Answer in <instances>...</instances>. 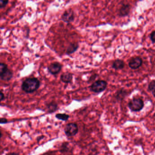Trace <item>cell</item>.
<instances>
[{
    "label": "cell",
    "mask_w": 155,
    "mask_h": 155,
    "mask_svg": "<svg viewBox=\"0 0 155 155\" xmlns=\"http://www.w3.org/2000/svg\"><path fill=\"white\" fill-rule=\"evenodd\" d=\"M40 85V81L37 78H28L22 82L21 88L25 93H32L39 88Z\"/></svg>",
    "instance_id": "obj_1"
},
{
    "label": "cell",
    "mask_w": 155,
    "mask_h": 155,
    "mask_svg": "<svg viewBox=\"0 0 155 155\" xmlns=\"http://www.w3.org/2000/svg\"><path fill=\"white\" fill-rule=\"evenodd\" d=\"M13 76V72L8 68L6 63H0V78L4 81H9Z\"/></svg>",
    "instance_id": "obj_2"
},
{
    "label": "cell",
    "mask_w": 155,
    "mask_h": 155,
    "mask_svg": "<svg viewBox=\"0 0 155 155\" xmlns=\"http://www.w3.org/2000/svg\"><path fill=\"white\" fill-rule=\"evenodd\" d=\"M128 106L131 111L138 112L143 109L144 106V102L141 98H133L129 102Z\"/></svg>",
    "instance_id": "obj_3"
},
{
    "label": "cell",
    "mask_w": 155,
    "mask_h": 155,
    "mask_svg": "<svg viewBox=\"0 0 155 155\" xmlns=\"http://www.w3.org/2000/svg\"><path fill=\"white\" fill-rule=\"evenodd\" d=\"M107 83L104 80H97L93 82L90 87V90L96 93L103 92L107 87Z\"/></svg>",
    "instance_id": "obj_4"
},
{
    "label": "cell",
    "mask_w": 155,
    "mask_h": 155,
    "mask_svg": "<svg viewBox=\"0 0 155 155\" xmlns=\"http://www.w3.org/2000/svg\"><path fill=\"white\" fill-rule=\"evenodd\" d=\"M64 130L67 137H74L78 132V126L76 123H69L65 126Z\"/></svg>",
    "instance_id": "obj_5"
},
{
    "label": "cell",
    "mask_w": 155,
    "mask_h": 155,
    "mask_svg": "<svg viewBox=\"0 0 155 155\" xmlns=\"http://www.w3.org/2000/svg\"><path fill=\"white\" fill-rule=\"evenodd\" d=\"M62 68V65L58 61L51 63L48 67V72L52 75H57L60 73Z\"/></svg>",
    "instance_id": "obj_6"
},
{
    "label": "cell",
    "mask_w": 155,
    "mask_h": 155,
    "mask_svg": "<svg viewBox=\"0 0 155 155\" xmlns=\"http://www.w3.org/2000/svg\"><path fill=\"white\" fill-rule=\"evenodd\" d=\"M75 17L74 12L71 9H70L64 12L61 16V19L64 22L69 23L74 21Z\"/></svg>",
    "instance_id": "obj_7"
},
{
    "label": "cell",
    "mask_w": 155,
    "mask_h": 155,
    "mask_svg": "<svg viewBox=\"0 0 155 155\" xmlns=\"http://www.w3.org/2000/svg\"><path fill=\"white\" fill-rule=\"evenodd\" d=\"M142 62V59L140 57H133L130 60L129 66L132 69H137L141 67Z\"/></svg>",
    "instance_id": "obj_8"
},
{
    "label": "cell",
    "mask_w": 155,
    "mask_h": 155,
    "mask_svg": "<svg viewBox=\"0 0 155 155\" xmlns=\"http://www.w3.org/2000/svg\"><path fill=\"white\" fill-rule=\"evenodd\" d=\"M130 7L129 4H122L118 10V15L120 17L128 16L130 12Z\"/></svg>",
    "instance_id": "obj_9"
},
{
    "label": "cell",
    "mask_w": 155,
    "mask_h": 155,
    "mask_svg": "<svg viewBox=\"0 0 155 155\" xmlns=\"http://www.w3.org/2000/svg\"><path fill=\"white\" fill-rule=\"evenodd\" d=\"M72 79H73V74L68 71L64 72L61 75V80L63 83H66V84L71 83L72 81Z\"/></svg>",
    "instance_id": "obj_10"
},
{
    "label": "cell",
    "mask_w": 155,
    "mask_h": 155,
    "mask_svg": "<svg viewBox=\"0 0 155 155\" xmlns=\"http://www.w3.org/2000/svg\"><path fill=\"white\" fill-rule=\"evenodd\" d=\"M47 111L48 113H52L58 109V105L55 101H51L46 104Z\"/></svg>",
    "instance_id": "obj_11"
},
{
    "label": "cell",
    "mask_w": 155,
    "mask_h": 155,
    "mask_svg": "<svg viewBox=\"0 0 155 155\" xmlns=\"http://www.w3.org/2000/svg\"><path fill=\"white\" fill-rule=\"evenodd\" d=\"M79 47V46L78 43H71L69 45L68 47L67 51H66V54L68 55L73 54V53H74V52H76L78 50Z\"/></svg>",
    "instance_id": "obj_12"
},
{
    "label": "cell",
    "mask_w": 155,
    "mask_h": 155,
    "mask_svg": "<svg viewBox=\"0 0 155 155\" xmlns=\"http://www.w3.org/2000/svg\"><path fill=\"white\" fill-rule=\"evenodd\" d=\"M125 65V62L123 61L117 59L113 62L112 67L115 70H120L124 68Z\"/></svg>",
    "instance_id": "obj_13"
},
{
    "label": "cell",
    "mask_w": 155,
    "mask_h": 155,
    "mask_svg": "<svg viewBox=\"0 0 155 155\" xmlns=\"http://www.w3.org/2000/svg\"><path fill=\"white\" fill-rule=\"evenodd\" d=\"M59 151L61 153H66L71 151L69 143L68 142H64L62 143L59 149Z\"/></svg>",
    "instance_id": "obj_14"
},
{
    "label": "cell",
    "mask_w": 155,
    "mask_h": 155,
    "mask_svg": "<svg viewBox=\"0 0 155 155\" xmlns=\"http://www.w3.org/2000/svg\"><path fill=\"white\" fill-rule=\"evenodd\" d=\"M56 118L62 121H67L69 118V115L66 113H58L55 116Z\"/></svg>",
    "instance_id": "obj_15"
},
{
    "label": "cell",
    "mask_w": 155,
    "mask_h": 155,
    "mask_svg": "<svg viewBox=\"0 0 155 155\" xmlns=\"http://www.w3.org/2000/svg\"><path fill=\"white\" fill-rule=\"evenodd\" d=\"M117 96L116 98L118 100H121L125 97V95L127 94V92L125 90H120L118 91L117 93Z\"/></svg>",
    "instance_id": "obj_16"
},
{
    "label": "cell",
    "mask_w": 155,
    "mask_h": 155,
    "mask_svg": "<svg viewBox=\"0 0 155 155\" xmlns=\"http://www.w3.org/2000/svg\"><path fill=\"white\" fill-rule=\"evenodd\" d=\"M148 89L152 92V94L155 97V80L152 81L149 84Z\"/></svg>",
    "instance_id": "obj_17"
},
{
    "label": "cell",
    "mask_w": 155,
    "mask_h": 155,
    "mask_svg": "<svg viewBox=\"0 0 155 155\" xmlns=\"http://www.w3.org/2000/svg\"><path fill=\"white\" fill-rule=\"evenodd\" d=\"M9 0H0V8L1 9L5 8Z\"/></svg>",
    "instance_id": "obj_18"
},
{
    "label": "cell",
    "mask_w": 155,
    "mask_h": 155,
    "mask_svg": "<svg viewBox=\"0 0 155 155\" xmlns=\"http://www.w3.org/2000/svg\"><path fill=\"white\" fill-rule=\"evenodd\" d=\"M150 38L152 43H155V31H154L150 33Z\"/></svg>",
    "instance_id": "obj_19"
},
{
    "label": "cell",
    "mask_w": 155,
    "mask_h": 155,
    "mask_svg": "<svg viewBox=\"0 0 155 155\" xmlns=\"http://www.w3.org/2000/svg\"><path fill=\"white\" fill-rule=\"evenodd\" d=\"M8 120L6 118H1L0 119V123L2 124H6L8 123Z\"/></svg>",
    "instance_id": "obj_20"
},
{
    "label": "cell",
    "mask_w": 155,
    "mask_h": 155,
    "mask_svg": "<svg viewBox=\"0 0 155 155\" xmlns=\"http://www.w3.org/2000/svg\"><path fill=\"white\" fill-rule=\"evenodd\" d=\"M0 98H1V101H4L5 99V94L2 92V90L1 91V92H0Z\"/></svg>",
    "instance_id": "obj_21"
},
{
    "label": "cell",
    "mask_w": 155,
    "mask_h": 155,
    "mask_svg": "<svg viewBox=\"0 0 155 155\" xmlns=\"http://www.w3.org/2000/svg\"><path fill=\"white\" fill-rule=\"evenodd\" d=\"M97 75L96 74H95V75H92L91 77V78H90L89 80V81H92L94 80V79H95L96 78H97Z\"/></svg>",
    "instance_id": "obj_22"
},
{
    "label": "cell",
    "mask_w": 155,
    "mask_h": 155,
    "mask_svg": "<svg viewBox=\"0 0 155 155\" xmlns=\"http://www.w3.org/2000/svg\"><path fill=\"white\" fill-rule=\"evenodd\" d=\"M44 136H39V137H38V138H37V141H38V142H39V141H40L41 140L43 139V138H44Z\"/></svg>",
    "instance_id": "obj_23"
},
{
    "label": "cell",
    "mask_w": 155,
    "mask_h": 155,
    "mask_svg": "<svg viewBox=\"0 0 155 155\" xmlns=\"http://www.w3.org/2000/svg\"><path fill=\"white\" fill-rule=\"evenodd\" d=\"M8 155H18L19 153H15V152H13V153H10L8 154Z\"/></svg>",
    "instance_id": "obj_24"
}]
</instances>
